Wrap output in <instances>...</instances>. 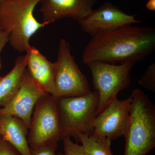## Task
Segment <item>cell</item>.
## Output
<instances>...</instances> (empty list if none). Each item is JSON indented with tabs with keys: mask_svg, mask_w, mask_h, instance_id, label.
Instances as JSON below:
<instances>
[{
	"mask_svg": "<svg viewBox=\"0 0 155 155\" xmlns=\"http://www.w3.org/2000/svg\"><path fill=\"white\" fill-rule=\"evenodd\" d=\"M26 68V55L19 56L12 70L0 76V110L11 101L19 90Z\"/></svg>",
	"mask_w": 155,
	"mask_h": 155,
	"instance_id": "5bb4252c",
	"label": "cell"
},
{
	"mask_svg": "<svg viewBox=\"0 0 155 155\" xmlns=\"http://www.w3.org/2000/svg\"><path fill=\"white\" fill-rule=\"evenodd\" d=\"M97 0H41L40 11L43 22L51 24L63 18L78 22L93 10Z\"/></svg>",
	"mask_w": 155,
	"mask_h": 155,
	"instance_id": "8fae6325",
	"label": "cell"
},
{
	"mask_svg": "<svg viewBox=\"0 0 155 155\" xmlns=\"http://www.w3.org/2000/svg\"><path fill=\"white\" fill-rule=\"evenodd\" d=\"M112 140L107 137H97L79 132L77 142L89 155H114L111 150Z\"/></svg>",
	"mask_w": 155,
	"mask_h": 155,
	"instance_id": "9a60e30c",
	"label": "cell"
},
{
	"mask_svg": "<svg viewBox=\"0 0 155 155\" xmlns=\"http://www.w3.org/2000/svg\"><path fill=\"white\" fill-rule=\"evenodd\" d=\"M28 127L23 120L9 114L0 115V136L22 155H31L28 141Z\"/></svg>",
	"mask_w": 155,
	"mask_h": 155,
	"instance_id": "4fadbf2b",
	"label": "cell"
},
{
	"mask_svg": "<svg viewBox=\"0 0 155 155\" xmlns=\"http://www.w3.org/2000/svg\"><path fill=\"white\" fill-rule=\"evenodd\" d=\"M9 33L0 29V72L2 69V63L1 54L6 45L9 41ZM1 75H0V76Z\"/></svg>",
	"mask_w": 155,
	"mask_h": 155,
	"instance_id": "ffe728a7",
	"label": "cell"
},
{
	"mask_svg": "<svg viewBox=\"0 0 155 155\" xmlns=\"http://www.w3.org/2000/svg\"><path fill=\"white\" fill-rule=\"evenodd\" d=\"M146 8L150 11H155V0H149L147 3Z\"/></svg>",
	"mask_w": 155,
	"mask_h": 155,
	"instance_id": "44dd1931",
	"label": "cell"
},
{
	"mask_svg": "<svg viewBox=\"0 0 155 155\" xmlns=\"http://www.w3.org/2000/svg\"><path fill=\"white\" fill-rule=\"evenodd\" d=\"M41 0H6L0 5V29L9 33V42L20 53L26 52L30 38L49 23L40 22L34 11Z\"/></svg>",
	"mask_w": 155,
	"mask_h": 155,
	"instance_id": "7a4b0ae2",
	"label": "cell"
},
{
	"mask_svg": "<svg viewBox=\"0 0 155 155\" xmlns=\"http://www.w3.org/2000/svg\"><path fill=\"white\" fill-rule=\"evenodd\" d=\"M135 64L127 62L116 65L98 61L87 64L91 72L94 90L98 96L97 115L119 92L130 85V71Z\"/></svg>",
	"mask_w": 155,
	"mask_h": 155,
	"instance_id": "8992f818",
	"label": "cell"
},
{
	"mask_svg": "<svg viewBox=\"0 0 155 155\" xmlns=\"http://www.w3.org/2000/svg\"><path fill=\"white\" fill-rule=\"evenodd\" d=\"M26 52V69L31 77L47 93L55 96L57 62L49 61L36 48L31 45Z\"/></svg>",
	"mask_w": 155,
	"mask_h": 155,
	"instance_id": "7c38bea8",
	"label": "cell"
},
{
	"mask_svg": "<svg viewBox=\"0 0 155 155\" xmlns=\"http://www.w3.org/2000/svg\"><path fill=\"white\" fill-rule=\"evenodd\" d=\"M130 120L124 155H146L155 147V107L138 88L130 95Z\"/></svg>",
	"mask_w": 155,
	"mask_h": 155,
	"instance_id": "3957f363",
	"label": "cell"
},
{
	"mask_svg": "<svg viewBox=\"0 0 155 155\" xmlns=\"http://www.w3.org/2000/svg\"><path fill=\"white\" fill-rule=\"evenodd\" d=\"M140 22L134 15L126 14L113 3L107 2L78 22L84 32L94 37L101 32Z\"/></svg>",
	"mask_w": 155,
	"mask_h": 155,
	"instance_id": "9c48e42d",
	"label": "cell"
},
{
	"mask_svg": "<svg viewBox=\"0 0 155 155\" xmlns=\"http://www.w3.org/2000/svg\"><path fill=\"white\" fill-rule=\"evenodd\" d=\"M138 83L140 86L148 90L155 91V63L147 67L144 74L139 80Z\"/></svg>",
	"mask_w": 155,
	"mask_h": 155,
	"instance_id": "2e32d148",
	"label": "cell"
},
{
	"mask_svg": "<svg viewBox=\"0 0 155 155\" xmlns=\"http://www.w3.org/2000/svg\"><path fill=\"white\" fill-rule=\"evenodd\" d=\"M131 102L130 95L125 100L114 98L97 115L91 135L107 137L111 140L125 137L130 122Z\"/></svg>",
	"mask_w": 155,
	"mask_h": 155,
	"instance_id": "ba28073f",
	"label": "cell"
},
{
	"mask_svg": "<svg viewBox=\"0 0 155 155\" xmlns=\"http://www.w3.org/2000/svg\"><path fill=\"white\" fill-rule=\"evenodd\" d=\"M0 155H22L10 143L0 136Z\"/></svg>",
	"mask_w": 155,
	"mask_h": 155,
	"instance_id": "d6986e66",
	"label": "cell"
},
{
	"mask_svg": "<svg viewBox=\"0 0 155 155\" xmlns=\"http://www.w3.org/2000/svg\"><path fill=\"white\" fill-rule=\"evenodd\" d=\"M58 64L54 78L55 96H79L92 91L88 81L81 71L75 57L71 54L70 44L61 40L58 48Z\"/></svg>",
	"mask_w": 155,
	"mask_h": 155,
	"instance_id": "52a82bcc",
	"label": "cell"
},
{
	"mask_svg": "<svg viewBox=\"0 0 155 155\" xmlns=\"http://www.w3.org/2000/svg\"><path fill=\"white\" fill-rule=\"evenodd\" d=\"M31 148V155H63L61 153H57L58 144L48 145Z\"/></svg>",
	"mask_w": 155,
	"mask_h": 155,
	"instance_id": "ac0fdd59",
	"label": "cell"
},
{
	"mask_svg": "<svg viewBox=\"0 0 155 155\" xmlns=\"http://www.w3.org/2000/svg\"><path fill=\"white\" fill-rule=\"evenodd\" d=\"M58 99L46 93L35 105L28 134V144L31 148L58 144L62 140Z\"/></svg>",
	"mask_w": 155,
	"mask_h": 155,
	"instance_id": "5b68a950",
	"label": "cell"
},
{
	"mask_svg": "<svg viewBox=\"0 0 155 155\" xmlns=\"http://www.w3.org/2000/svg\"><path fill=\"white\" fill-rule=\"evenodd\" d=\"M98 101V96L95 90L84 95L58 98L62 139L69 137L77 142L79 132L91 135L97 115Z\"/></svg>",
	"mask_w": 155,
	"mask_h": 155,
	"instance_id": "277c9868",
	"label": "cell"
},
{
	"mask_svg": "<svg viewBox=\"0 0 155 155\" xmlns=\"http://www.w3.org/2000/svg\"><path fill=\"white\" fill-rule=\"evenodd\" d=\"M46 93L31 77L26 69L19 90L11 101L0 110V115L9 114L18 117L29 128L35 107Z\"/></svg>",
	"mask_w": 155,
	"mask_h": 155,
	"instance_id": "30bf717a",
	"label": "cell"
},
{
	"mask_svg": "<svg viewBox=\"0 0 155 155\" xmlns=\"http://www.w3.org/2000/svg\"><path fill=\"white\" fill-rule=\"evenodd\" d=\"M5 1L6 0H0V5H1L3 2H5Z\"/></svg>",
	"mask_w": 155,
	"mask_h": 155,
	"instance_id": "7402d4cb",
	"label": "cell"
},
{
	"mask_svg": "<svg viewBox=\"0 0 155 155\" xmlns=\"http://www.w3.org/2000/svg\"><path fill=\"white\" fill-rule=\"evenodd\" d=\"M155 49V29L150 26H123L92 37L84 50V64L93 61L108 64L136 63Z\"/></svg>",
	"mask_w": 155,
	"mask_h": 155,
	"instance_id": "6da1fadb",
	"label": "cell"
},
{
	"mask_svg": "<svg viewBox=\"0 0 155 155\" xmlns=\"http://www.w3.org/2000/svg\"><path fill=\"white\" fill-rule=\"evenodd\" d=\"M64 153L63 155H89L81 145L72 141L69 137L63 138Z\"/></svg>",
	"mask_w": 155,
	"mask_h": 155,
	"instance_id": "e0dca14e",
	"label": "cell"
}]
</instances>
